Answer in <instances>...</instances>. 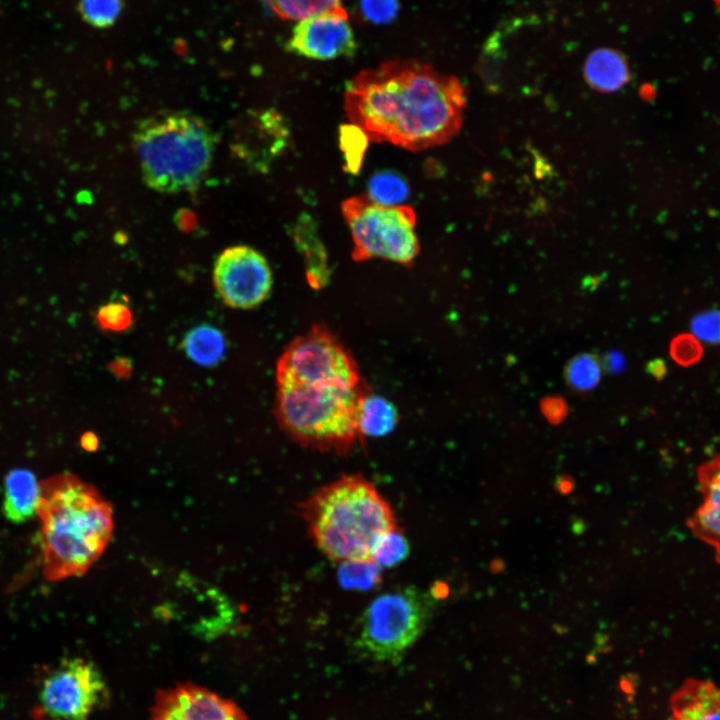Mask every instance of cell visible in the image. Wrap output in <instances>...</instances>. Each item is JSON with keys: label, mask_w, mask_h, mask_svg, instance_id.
<instances>
[{"label": "cell", "mask_w": 720, "mask_h": 720, "mask_svg": "<svg viewBox=\"0 0 720 720\" xmlns=\"http://www.w3.org/2000/svg\"><path fill=\"white\" fill-rule=\"evenodd\" d=\"M312 224L310 217H301L294 229V239L306 255L307 277L310 284L320 287L328 275L326 256Z\"/></svg>", "instance_id": "cell-18"}, {"label": "cell", "mask_w": 720, "mask_h": 720, "mask_svg": "<svg viewBox=\"0 0 720 720\" xmlns=\"http://www.w3.org/2000/svg\"><path fill=\"white\" fill-rule=\"evenodd\" d=\"M106 690L94 664L82 659L63 660L40 682L35 720H88Z\"/></svg>", "instance_id": "cell-8"}, {"label": "cell", "mask_w": 720, "mask_h": 720, "mask_svg": "<svg viewBox=\"0 0 720 720\" xmlns=\"http://www.w3.org/2000/svg\"><path fill=\"white\" fill-rule=\"evenodd\" d=\"M400 0H359L358 15L370 24H388L398 15Z\"/></svg>", "instance_id": "cell-26"}, {"label": "cell", "mask_w": 720, "mask_h": 720, "mask_svg": "<svg viewBox=\"0 0 720 720\" xmlns=\"http://www.w3.org/2000/svg\"><path fill=\"white\" fill-rule=\"evenodd\" d=\"M275 415L300 445L346 454L364 438L359 408L370 392L351 352L324 325L293 339L276 366Z\"/></svg>", "instance_id": "cell-1"}, {"label": "cell", "mask_w": 720, "mask_h": 720, "mask_svg": "<svg viewBox=\"0 0 720 720\" xmlns=\"http://www.w3.org/2000/svg\"><path fill=\"white\" fill-rule=\"evenodd\" d=\"M430 610L431 598L415 586L378 595L360 618V648L376 660L399 658L424 630Z\"/></svg>", "instance_id": "cell-7"}, {"label": "cell", "mask_w": 720, "mask_h": 720, "mask_svg": "<svg viewBox=\"0 0 720 720\" xmlns=\"http://www.w3.org/2000/svg\"><path fill=\"white\" fill-rule=\"evenodd\" d=\"M381 566L375 561L340 563V582L349 588L369 589L380 579Z\"/></svg>", "instance_id": "cell-23"}, {"label": "cell", "mask_w": 720, "mask_h": 720, "mask_svg": "<svg viewBox=\"0 0 720 720\" xmlns=\"http://www.w3.org/2000/svg\"><path fill=\"white\" fill-rule=\"evenodd\" d=\"M648 372L657 379L662 378L666 373L665 362L661 359L651 361L648 366Z\"/></svg>", "instance_id": "cell-33"}, {"label": "cell", "mask_w": 720, "mask_h": 720, "mask_svg": "<svg viewBox=\"0 0 720 720\" xmlns=\"http://www.w3.org/2000/svg\"><path fill=\"white\" fill-rule=\"evenodd\" d=\"M692 335L700 342L720 343V310H708L697 314L691 322Z\"/></svg>", "instance_id": "cell-28"}, {"label": "cell", "mask_w": 720, "mask_h": 720, "mask_svg": "<svg viewBox=\"0 0 720 720\" xmlns=\"http://www.w3.org/2000/svg\"><path fill=\"white\" fill-rule=\"evenodd\" d=\"M300 512L315 545L338 564L374 561L377 544L398 528L390 504L360 474L343 475L321 487Z\"/></svg>", "instance_id": "cell-4"}, {"label": "cell", "mask_w": 720, "mask_h": 720, "mask_svg": "<svg viewBox=\"0 0 720 720\" xmlns=\"http://www.w3.org/2000/svg\"><path fill=\"white\" fill-rule=\"evenodd\" d=\"M367 196L381 205H402L409 196V186L406 180L394 171H380L370 178Z\"/></svg>", "instance_id": "cell-20"}, {"label": "cell", "mask_w": 720, "mask_h": 720, "mask_svg": "<svg viewBox=\"0 0 720 720\" xmlns=\"http://www.w3.org/2000/svg\"><path fill=\"white\" fill-rule=\"evenodd\" d=\"M213 280L224 303L238 309H250L262 303L273 282L266 258L246 245L229 247L218 256Z\"/></svg>", "instance_id": "cell-9"}, {"label": "cell", "mask_w": 720, "mask_h": 720, "mask_svg": "<svg viewBox=\"0 0 720 720\" xmlns=\"http://www.w3.org/2000/svg\"><path fill=\"white\" fill-rule=\"evenodd\" d=\"M120 9L119 0H81L80 10L84 18L96 26L112 23Z\"/></svg>", "instance_id": "cell-27"}, {"label": "cell", "mask_w": 720, "mask_h": 720, "mask_svg": "<svg viewBox=\"0 0 720 720\" xmlns=\"http://www.w3.org/2000/svg\"><path fill=\"white\" fill-rule=\"evenodd\" d=\"M133 144L144 182L158 192L178 193L201 183L210 168L216 140L199 116L168 111L141 121Z\"/></svg>", "instance_id": "cell-5"}, {"label": "cell", "mask_w": 720, "mask_h": 720, "mask_svg": "<svg viewBox=\"0 0 720 720\" xmlns=\"http://www.w3.org/2000/svg\"><path fill=\"white\" fill-rule=\"evenodd\" d=\"M150 720H186L171 689L160 691L156 696Z\"/></svg>", "instance_id": "cell-31"}, {"label": "cell", "mask_w": 720, "mask_h": 720, "mask_svg": "<svg viewBox=\"0 0 720 720\" xmlns=\"http://www.w3.org/2000/svg\"><path fill=\"white\" fill-rule=\"evenodd\" d=\"M282 19L300 21L344 9L342 0H265Z\"/></svg>", "instance_id": "cell-21"}, {"label": "cell", "mask_w": 720, "mask_h": 720, "mask_svg": "<svg viewBox=\"0 0 720 720\" xmlns=\"http://www.w3.org/2000/svg\"><path fill=\"white\" fill-rule=\"evenodd\" d=\"M341 211L352 235L355 261L381 258L408 266L418 256L412 207L381 205L367 195H358L344 200Z\"/></svg>", "instance_id": "cell-6"}, {"label": "cell", "mask_w": 720, "mask_h": 720, "mask_svg": "<svg viewBox=\"0 0 720 720\" xmlns=\"http://www.w3.org/2000/svg\"><path fill=\"white\" fill-rule=\"evenodd\" d=\"M81 444L83 448L87 450H94L97 447L98 440L93 433H86L81 438Z\"/></svg>", "instance_id": "cell-35"}, {"label": "cell", "mask_w": 720, "mask_h": 720, "mask_svg": "<svg viewBox=\"0 0 720 720\" xmlns=\"http://www.w3.org/2000/svg\"><path fill=\"white\" fill-rule=\"evenodd\" d=\"M703 503L698 508L694 528L720 555V460L702 472Z\"/></svg>", "instance_id": "cell-16"}, {"label": "cell", "mask_w": 720, "mask_h": 720, "mask_svg": "<svg viewBox=\"0 0 720 720\" xmlns=\"http://www.w3.org/2000/svg\"><path fill=\"white\" fill-rule=\"evenodd\" d=\"M670 355L679 365H692L702 356L701 342L692 334H681L673 339Z\"/></svg>", "instance_id": "cell-29"}, {"label": "cell", "mask_w": 720, "mask_h": 720, "mask_svg": "<svg viewBox=\"0 0 720 720\" xmlns=\"http://www.w3.org/2000/svg\"><path fill=\"white\" fill-rule=\"evenodd\" d=\"M541 410L544 416L554 424L561 422L568 412L565 401L556 396L543 399L541 403Z\"/></svg>", "instance_id": "cell-32"}, {"label": "cell", "mask_w": 720, "mask_h": 720, "mask_svg": "<svg viewBox=\"0 0 720 720\" xmlns=\"http://www.w3.org/2000/svg\"><path fill=\"white\" fill-rule=\"evenodd\" d=\"M286 137V127L277 112H249L237 121L232 150L248 164L263 168L283 148Z\"/></svg>", "instance_id": "cell-11"}, {"label": "cell", "mask_w": 720, "mask_h": 720, "mask_svg": "<svg viewBox=\"0 0 720 720\" xmlns=\"http://www.w3.org/2000/svg\"><path fill=\"white\" fill-rule=\"evenodd\" d=\"M171 690L186 720H247L235 703L206 688L185 683Z\"/></svg>", "instance_id": "cell-12"}, {"label": "cell", "mask_w": 720, "mask_h": 720, "mask_svg": "<svg viewBox=\"0 0 720 720\" xmlns=\"http://www.w3.org/2000/svg\"><path fill=\"white\" fill-rule=\"evenodd\" d=\"M97 320L101 328L111 331H122L132 323L129 308L121 303H109L100 307Z\"/></svg>", "instance_id": "cell-30"}, {"label": "cell", "mask_w": 720, "mask_h": 720, "mask_svg": "<svg viewBox=\"0 0 720 720\" xmlns=\"http://www.w3.org/2000/svg\"><path fill=\"white\" fill-rule=\"evenodd\" d=\"M41 496L33 472L18 468L10 471L4 481L3 513L13 523H23L36 513Z\"/></svg>", "instance_id": "cell-13"}, {"label": "cell", "mask_w": 720, "mask_h": 720, "mask_svg": "<svg viewBox=\"0 0 720 720\" xmlns=\"http://www.w3.org/2000/svg\"><path fill=\"white\" fill-rule=\"evenodd\" d=\"M584 77L587 83L601 92H614L630 78L625 57L612 48L595 49L586 59Z\"/></svg>", "instance_id": "cell-15"}, {"label": "cell", "mask_w": 720, "mask_h": 720, "mask_svg": "<svg viewBox=\"0 0 720 720\" xmlns=\"http://www.w3.org/2000/svg\"><path fill=\"white\" fill-rule=\"evenodd\" d=\"M408 552V541L397 528L380 540L375 548L373 560L380 566L391 567L405 559Z\"/></svg>", "instance_id": "cell-25"}, {"label": "cell", "mask_w": 720, "mask_h": 720, "mask_svg": "<svg viewBox=\"0 0 720 720\" xmlns=\"http://www.w3.org/2000/svg\"><path fill=\"white\" fill-rule=\"evenodd\" d=\"M368 141L365 133L353 124L341 128L340 146L346 161L345 167L351 173H356L361 167Z\"/></svg>", "instance_id": "cell-24"}, {"label": "cell", "mask_w": 720, "mask_h": 720, "mask_svg": "<svg viewBox=\"0 0 720 720\" xmlns=\"http://www.w3.org/2000/svg\"><path fill=\"white\" fill-rule=\"evenodd\" d=\"M40 484L37 513L44 576L54 581L80 576L111 540L112 507L95 487L71 473L55 475Z\"/></svg>", "instance_id": "cell-3"}, {"label": "cell", "mask_w": 720, "mask_h": 720, "mask_svg": "<svg viewBox=\"0 0 720 720\" xmlns=\"http://www.w3.org/2000/svg\"><path fill=\"white\" fill-rule=\"evenodd\" d=\"M187 355L199 365L214 366L223 357L225 340L223 334L209 325L198 326L190 330L184 339Z\"/></svg>", "instance_id": "cell-19"}, {"label": "cell", "mask_w": 720, "mask_h": 720, "mask_svg": "<svg viewBox=\"0 0 720 720\" xmlns=\"http://www.w3.org/2000/svg\"><path fill=\"white\" fill-rule=\"evenodd\" d=\"M673 720H709L720 711V689L708 681L689 680L672 698Z\"/></svg>", "instance_id": "cell-14"}, {"label": "cell", "mask_w": 720, "mask_h": 720, "mask_svg": "<svg viewBox=\"0 0 720 720\" xmlns=\"http://www.w3.org/2000/svg\"><path fill=\"white\" fill-rule=\"evenodd\" d=\"M398 413L388 400L371 391L363 398L358 415V425L365 435L379 437L388 434L396 426Z\"/></svg>", "instance_id": "cell-17"}, {"label": "cell", "mask_w": 720, "mask_h": 720, "mask_svg": "<svg viewBox=\"0 0 720 720\" xmlns=\"http://www.w3.org/2000/svg\"><path fill=\"white\" fill-rule=\"evenodd\" d=\"M298 55L315 60L352 56L357 43L345 9L298 21L286 45Z\"/></svg>", "instance_id": "cell-10"}, {"label": "cell", "mask_w": 720, "mask_h": 720, "mask_svg": "<svg viewBox=\"0 0 720 720\" xmlns=\"http://www.w3.org/2000/svg\"><path fill=\"white\" fill-rule=\"evenodd\" d=\"M600 365L591 354H581L573 358L567 365L566 378L568 383L579 391L592 389L600 379Z\"/></svg>", "instance_id": "cell-22"}, {"label": "cell", "mask_w": 720, "mask_h": 720, "mask_svg": "<svg viewBox=\"0 0 720 720\" xmlns=\"http://www.w3.org/2000/svg\"><path fill=\"white\" fill-rule=\"evenodd\" d=\"M607 367L613 371H617L623 366V359L617 353H612L607 356Z\"/></svg>", "instance_id": "cell-34"}, {"label": "cell", "mask_w": 720, "mask_h": 720, "mask_svg": "<svg viewBox=\"0 0 720 720\" xmlns=\"http://www.w3.org/2000/svg\"><path fill=\"white\" fill-rule=\"evenodd\" d=\"M714 2H715L717 8H718L719 11H720V0H714Z\"/></svg>", "instance_id": "cell-36"}, {"label": "cell", "mask_w": 720, "mask_h": 720, "mask_svg": "<svg viewBox=\"0 0 720 720\" xmlns=\"http://www.w3.org/2000/svg\"><path fill=\"white\" fill-rule=\"evenodd\" d=\"M466 94L460 81L430 64L391 60L347 84L344 109L369 140L410 151L444 144L460 130Z\"/></svg>", "instance_id": "cell-2"}]
</instances>
